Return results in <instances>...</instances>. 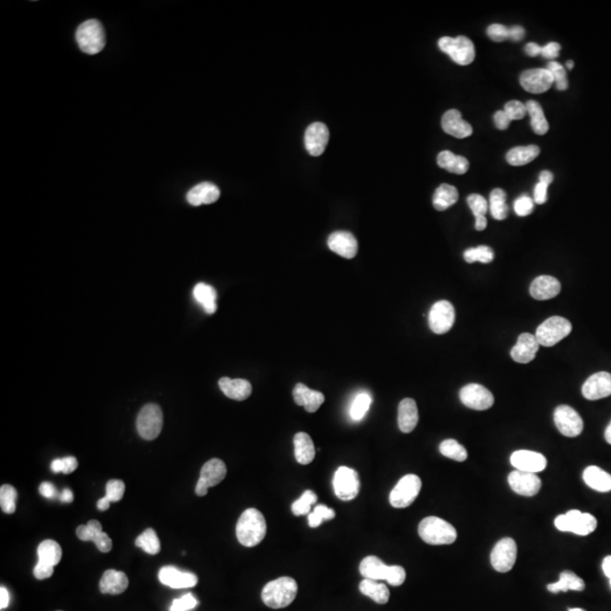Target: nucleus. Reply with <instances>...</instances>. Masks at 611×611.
Returning a JSON list of instances; mask_svg holds the SVG:
<instances>
[{"mask_svg": "<svg viewBox=\"0 0 611 611\" xmlns=\"http://www.w3.org/2000/svg\"><path fill=\"white\" fill-rule=\"evenodd\" d=\"M114 62L124 79L145 82L158 68V51L152 34L133 29L123 34L114 46Z\"/></svg>", "mask_w": 611, "mask_h": 611, "instance_id": "obj_1", "label": "nucleus"}, {"mask_svg": "<svg viewBox=\"0 0 611 611\" xmlns=\"http://www.w3.org/2000/svg\"><path fill=\"white\" fill-rule=\"evenodd\" d=\"M494 197L488 185L469 184L460 191L457 201V218L462 230L469 235H479L486 230L493 214Z\"/></svg>", "mask_w": 611, "mask_h": 611, "instance_id": "obj_2", "label": "nucleus"}, {"mask_svg": "<svg viewBox=\"0 0 611 611\" xmlns=\"http://www.w3.org/2000/svg\"><path fill=\"white\" fill-rule=\"evenodd\" d=\"M491 367L499 379L520 389H527L537 379V362L525 348H499L491 359Z\"/></svg>", "mask_w": 611, "mask_h": 611, "instance_id": "obj_3", "label": "nucleus"}, {"mask_svg": "<svg viewBox=\"0 0 611 611\" xmlns=\"http://www.w3.org/2000/svg\"><path fill=\"white\" fill-rule=\"evenodd\" d=\"M328 579L338 595L348 600H369L376 595L379 588L376 574L362 567L347 569L343 566H333L328 571Z\"/></svg>", "mask_w": 611, "mask_h": 611, "instance_id": "obj_4", "label": "nucleus"}, {"mask_svg": "<svg viewBox=\"0 0 611 611\" xmlns=\"http://www.w3.org/2000/svg\"><path fill=\"white\" fill-rule=\"evenodd\" d=\"M330 291V284L321 275H298L282 287L281 301L289 309L309 308L325 303Z\"/></svg>", "mask_w": 611, "mask_h": 611, "instance_id": "obj_5", "label": "nucleus"}, {"mask_svg": "<svg viewBox=\"0 0 611 611\" xmlns=\"http://www.w3.org/2000/svg\"><path fill=\"white\" fill-rule=\"evenodd\" d=\"M438 591H440V600L443 605L450 610L481 611L488 601V595L484 589L469 586L452 574L442 579Z\"/></svg>", "mask_w": 611, "mask_h": 611, "instance_id": "obj_6", "label": "nucleus"}, {"mask_svg": "<svg viewBox=\"0 0 611 611\" xmlns=\"http://www.w3.org/2000/svg\"><path fill=\"white\" fill-rule=\"evenodd\" d=\"M325 437L320 430L309 425L292 428L291 447L311 471H321L325 467Z\"/></svg>", "mask_w": 611, "mask_h": 611, "instance_id": "obj_7", "label": "nucleus"}, {"mask_svg": "<svg viewBox=\"0 0 611 611\" xmlns=\"http://www.w3.org/2000/svg\"><path fill=\"white\" fill-rule=\"evenodd\" d=\"M559 596L552 588H540L528 601L527 611H555Z\"/></svg>", "mask_w": 611, "mask_h": 611, "instance_id": "obj_8", "label": "nucleus"}, {"mask_svg": "<svg viewBox=\"0 0 611 611\" xmlns=\"http://www.w3.org/2000/svg\"><path fill=\"white\" fill-rule=\"evenodd\" d=\"M598 611H611V598L601 601Z\"/></svg>", "mask_w": 611, "mask_h": 611, "instance_id": "obj_9", "label": "nucleus"}, {"mask_svg": "<svg viewBox=\"0 0 611 611\" xmlns=\"http://www.w3.org/2000/svg\"><path fill=\"white\" fill-rule=\"evenodd\" d=\"M216 611H240V610H238V608H235V606L225 605V606H219L218 610Z\"/></svg>", "mask_w": 611, "mask_h": 611, "instance_id": "obj_10", "label": "nucleus"}]
</instances>
